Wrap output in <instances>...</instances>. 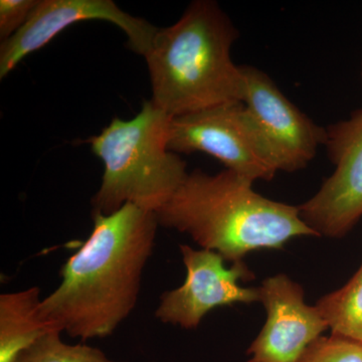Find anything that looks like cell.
I'll return each mask as SVG.
<instances>
[{
	"label": "cell",
	"instance_id": "cell-1",
	"mask_svg": "<svg viewBox=\"0 0 362 362\" xmlns=\"http://www.w3.org/2000/svg\"><path fill=\"white\" fill-rule=\"evenodd\" d=\"M92 216L89 238L40 302L45 320L83 341L110 337L134 310L159 226L156 213L130 204Z\"/></svg>",
	"mask_w": 362,
	"mask_h": 362
},
{
	"label": "cell",
	"instance_id": "cell-2",
	"mask_svg": "<svg viewBox=\"0 0 362 362\" xmlns=\"http://www.w3.org/2000/svg\"><path fill=\"white\" fill-rule=\"evenodd\" d=\"M252 183L228 169L214 175L195 169L157 211V221L233 263L295 238L320 237L302 220L299 206L262 197Z\"/></svg>",
	"mask_w": 362,
	"mask_h": 362
},
{
	"label": "cell",
	"instance_id": "cell-3",
	"mask_svg": "<svg viewBox=\"0 0 362 362\" xmlns=\"http://www.w3.org/2000/svg\"><path fill=\"white\" fill-rule=\"evenodd\" d=\"M238 37L216 1L192 2L175 25L158 28L144 57L151 101L170 117L243 103L244 78L230 56Z\"/></svg>",
	"mask_w": 362,
	"mask_h": 362
},
{
	"label": "cell",
	"instance_id": "cell-4",
	"mask_svg": "<svg viewBox=\"0 0 362 362\" xmlns=\"http://www.w3.org/2000/svg\"><path fill=\"white\" fill-rule=\"evenodd\" d=\"M170 120L149 100L134 118H114L86 140L105 168L92 214L109 216L129 204L156 214L173 197L188 173L185 161L168 148Z\"/></svg>",
	"mask_w": 362,
	"mask_h": 362
},
{
	"label": "cell",
	"instance_id": "cell-5",
	"mask_svg": "<svg viewBox=\"0 0 362 362\" xmlns=\"http://www.w3.org/2000/svg\"><path fill=\"white\" fill-rule=\"evenodd\" d=\"M168 148L176 154H209L252 182L270 181L278 173L242 102L171 117Z\"/></svg>",
	"mask_w": 362,
	"mask_h": 362
},
{
	"label": "cell",
	"instance_id": "cell-6",
	"mask_svg": "<svg viewBox=\"0 0 362 362\" xmlns=\"http://www.w3.org/2000/svg\"><path fill=\"white\" fill-rule=\"evenodd\" d=\"M325 129L324 146L335 170L299 206L300 216L319 235L338 239L362 218V109Z\"/></svg>",
	"mask_w": 362,
	"mask_h": 362
},
{
	"label": "cell",
	"instance_id": "cell-7",
	"mask_svg": "<svg viewBox=\"0 0 362 362\" xmlns=\"http://www.w3.org/2000/svg\"><path fill=\"white\" fill-rule=\"evenodd\" d=\"M244 103L265 143L277 171L295 173L306 168L324 145L325 128L317 125L256 66H240Z\"/></svg>",
	"mask_w": 362,
	"mask_h": 362
},
{
	"label": "cell",
	"instance_id": "cell-8",
	"mask_svg": "<svg viewBox=\"0 0 362 362\" xmlns=\"http://www.w3.org/2000/svg\"><path fill=\"white\" fill-rule=\"evenodd\" d=\"M180 249L187 277L180 287L161 295L156 316L162 323L194 329L218 307L259 302V288L240 284L254 277L244 262L226 268L225 259L218 252L187 245H180Z\"/></svg>",
	"mask_w": 362,
	"mask_h": 362
},
{
	"label": "cell",
	"instance_id": "cell-9",
	"mask_svg": "<svg viewBox=\"0 0 362 362\" xmlns=\"http://www.w3.org/2000/svg\"><path fill=\"white\" fill-rule=\"evenodd\" d=\"M104 21L126 33L131 51L145 57L158 28L122 11L112 0H39L25 25L0 45V78L74 23Z\"/></svg>",
	"mask_w": 362,
	"mask_h": 362
},
{
	"label": "cell",
	"instance_id": "cell-10",
	"mask_svg": "<svg viewBox=\"0 0 362 362\" xmlns=\"http://www.w3.org/2000/svg\"><path fill=\"white\" fill-rule=\"evenodd\" d=\"M259 289L267 321L247 351L249 362H296L329 328L327 321L305 302L301 286L286 275L267 278Z\"/></svg>",
	"mask_w": 362,
	"mask_h": 362
},
{
	"label": "cell",
	"instance_id": "cell-11",
	"mask_svg": "<svg viewBox=\"0 0 362 362\" xmlns=\"http://www.w3.org/2000/svg\"><path fill=\"white\" fill-rule=\"evenodd\" d=\"M42 300L39 287L0 295V362H16L47 333L61 331L42 316Z\"/></svg>",
	"mask_w": 362,
	"mask_h": 362
},
{
	"label": "cell",
	"instance_id": "cell-12",
	"mask_svg": "<svg viewBox=\"0 0 362 362\" xmlns=\"http://www.w3.org/2000/svg\"><path fill=\"white\" fill-rule=\"evenodd\" d=\"M332 334L362 343V265L346 285L316 305Z\"/></svg>",
	"mask_w": 362,
	"mask_h": 362
},
{
	"label": "cell",
	"instance_id": "cell-13",
	"mask_svg": "<svg viewBox=\"0 0 362 362\" xmlns=\"http://www.w3.org/2000/svg\"><path fill=\"white\" fill-rule=\"evenodd\" d=\"M62 331L47 333L35 343L25 356L28 362H118L102 350L86 344H69L62 339Z\"/></svg>",
	"mask_w": 362,
	"mask_h": 362
},
{
	"label": "cell",
	"instance_id": "cell-14",
	"mask_svg": "<svg viewBox=\"0 0 362 362\" xmlns=\"http://www.w3.org/2000/svg\"><path fill=\"white\" fill-rule=\"evenodd\" d=\"M296 362H362V343L334 334L321 337Z\"/></svg>",
	"mask_w": 362,
	"mask_h": 362
},
{
	"label": "cell",
	"instance_id": "cell-15",
	"mask_svg": "<svg viewBox=\"0 0 362 362\" xmlns=\"http://www.w3.org/2000/svg\"><path fill=\"white\" fill-rule=\"evenodd\" d=\"M39 0H1L0 1V40L11 39L25 25Z\"/></svg>",
	"mask_w": 362,
	"mask_h": 362
},
{
	"label": "cell",
	"instance_id": "cell-16",
	"mask_svg": "<svg viewBox=\"0 0 362 362\" xmlns=\"http://www.w3.org/2000/svg\"><path fill=\"white\" fill-rule=\"evenodd\" d=\"M16 362H28V359L25 358V354H21L20 357H18V361Z\"/></svg>",
	"mask_w": 362,
	"mask_h": 362
},
{
	"label": "cell",
	"instance_id": "cell-17",
	"mask_svg": "<svg viewBox=\"0 0 362 362\" xmlns=\"http://www.w3.org/2000/svg\"><path fill=\"white\" fill-rule=\"evenodd\" d=\"M361 81H362V65H361Z\"/></svg>",
	"mask_w": 362,
	"mask_h": 362
}]
</instances>
